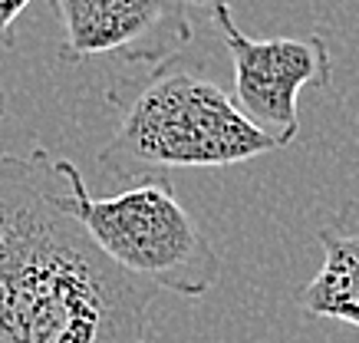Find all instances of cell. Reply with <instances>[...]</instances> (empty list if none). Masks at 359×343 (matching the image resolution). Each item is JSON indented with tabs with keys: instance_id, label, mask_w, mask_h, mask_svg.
<instances>
[{
	"instance_id": "cell-1",
	"label": "cell",
	"mask_w": 359,
	"mask_h": 343,
	"mask_svg": "<svg viewBox=\"0 0 359 343\" xmlns=\"http://www.w3.org/2000/svg\"><path fill=\"white\" fill-rule=\"evenodd\" d=\"M53 155H0V343H145L155 288L60 208Z\"/></svg>"
},
{
	"instance_id": "cell-2",
	"label": "cell",
	"mask_w": 359,
	"mask_h": 343,
	"mask_svg": "<svg viewBox=\"0 0 359 343\" xmlns=\"http://www.w3.org/2000/svg\"><path fill=\"white\" fill-rule=\"evenodd\" d=\"M280 145L250 126L228 93L178 63H165L145 79L122 109L112 139L96 162L106 175H168L172 168H221Z\"/></svg>"
},
{
	"instance_id": "cell-3",
	"label": "cell",
	"mask_w": 359,
	"mask_h": 343,
	"mask_svg": "<svg viewBox=\"0 0 359 343\" xmlns=\"http://www.w3.org/2000/svg\"><path fill=\"white\" fill-rule=\"evenodd\" d=\"M53 166L69 185L56 195L60 208L76 218L116 267L178 297H205L218 284V251L178 201L168 175H142L112 199H93L69 159H53Z\"/></svg>"
},
{
	"instance_id": "cell-4",
	"label": "cell",
	"mask_w": 359,
	"mask_h": 343,
	"mask_svg": "<svg viewBox=\"0 0 359 343\" xmlns=\"http://www.w3.org/2000/svg\"><path fill=\"white\" fill-rule=\"evenodd\" d=\"M221 40L234 63V106L273 142L290 145L300 133L297 100L300 89H327L333 79V56L323 34L250 40L234 23L221 27Z\"/></svg>"
},
{
	"instance_id": "cell-5",
	"label": "cell",
	"mask_w": 359,
	"mask_h": 343,
	"mask_svg": "<svg viewBox=\"0 0 359 343\" xmlns=\"http://www.w3.org/2000/svg\"><path fill=\"white\" fill-rule=\"evenodd\" d=\"M53 13L63 27V63L122 56L158 69L191 43L182 0H53Z\"/></svg>"
},
{
	"instance_id": "cell-6",
	"label": "cell",
	"mask_w": 359,
	"mask_h": 343,
	"mask_svg": "<svg viewBox=\"0 0 359 343\" xmlns=\"http://www.w3.org/2000/svg\"><path fill=\"white\" fill-rule=\"evenodd\" d=\"M323 264L306 281L297 304L310 317L359 327V195L343 205L320 231Z\"/></svg>"
},
{
	"instance_id": "cell-7",
	"label": "cell",
	"mask_w": 359,
	"mask_h": 343,
	"mask_svg": "<svg viewBox=\"0 0 359 343\" xmlns=\"http://www.w3.org/2000/svg\"><path fill=\"white\" fill-rule=\"evenodd\" d=\"M182 7L191 13H198V17H205L208 23H215V27H228L231 20V0H182Z\"/></svg>"
},
{
	"instance_id": "cell-8",
	"label": "cell",
	"mask_w": 359,
	"mask_h": 343,
	"mask_svg": "<svg viewBox=\"0 0 359 343\" xmlns=\"http://www.w3.org/2000/svg\"><path fill=\"white\" fill-rule=\"evenodd\" d=\"M33 0H0V43L13 46V30H17V20L20 13L30 7Z\"/></svg>"
},
{
	"instance_id": "cell-9",
	"label": "cell",
	"mask_w": 359,
	"mask_h": 343,
	"mask_svg": "<svg viewBox=\"0 0 359 343\" xmlns=\"http://www.w3.org/2000/svg\"><path fill=\"white\" fill-rule=\"evenodd\" d=\"M7 116V100H4V89H0V119Z\"/></svg>"
}]
</instances>
